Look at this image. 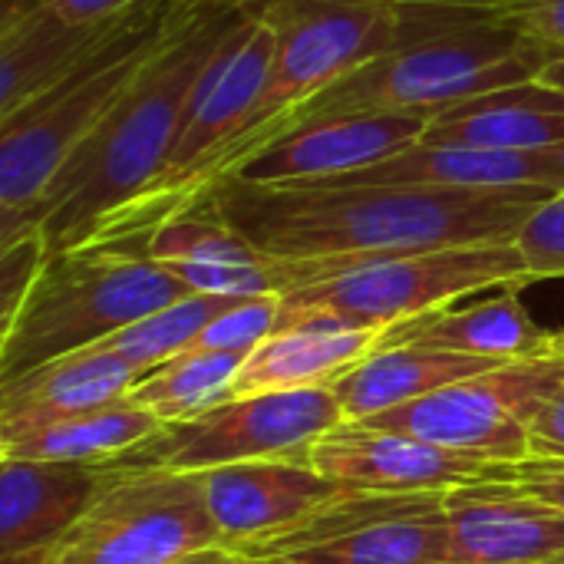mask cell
I'll return each instance as SVG.
<instances>
[{
  "label": "cell",
  "mask_w": 564,
  "mask_h": 564,
  "mask_svg": "<svg viewBox=\"0 0 564 564\" xmlns=\"http://www.w3.org/2000/svg\"><path fill=\"white\" fill-rule=\"evenodd\" d=\"M198 482L221 545L241 555L291 532L307 516L350 492L297 459L215 466L198 473Z\"/></svg>",
  "instance_id": "12"
},
{
  "label": "cell",
  "mask_w": 564,
  "mask_h": 564,
  "mask_svg": "<svg viewBox=\"0 0 564 564\" xmlns=\"http://www.w3.org/2000/svg\"><path fill=\"white\" fill-rule=\"evenodd\" d=\"M492 10L519 23L525 33L552 46H564V0H516L509 7H492Z\"/></svg>",
  "instance_id": "31"
},
{
  "label": "cell",
  "mask_w": 564,
  "mask_h": 564,
  "mask_svg": "<svg viewBox=\"0 0 564 564\" xmlns=\"http://www.w3.org/2000/svg\"><path fill=\"white\" fill-rule=\"evenodd\" d=\"M397 3H413V7H509L516 0H397Z\"/></svg>",
  "instance_id": "36"
},
{
  "label": "cell",
  "mask_w": 564,
  "mask_h": 564,
  "mask_svg": "<svg viewBox=\"0 0 564 564\" xmlns=\"http://www.w3.org/2000/svg\"><path fill=\"white\" fill-rule=\"evenodd\" d=\"M225 549L198 473L126 469L53 549L50 564H178Z\"/></svg>",
  "instance_id": "8"
},
{
  "label": "cell",
  "mask_w": 564,
  "mask_h": 564,
  "mask_svg": "<svg viewBox=\"0 0 564 564\" xmlns=\"http://www.w3.org/2000/svg\"><path fill=\"white\" fill-rule=\"evenodd\" d=\"M492 367L499 364L453 350L420 344H380L367 360H360L334 383V393L344 406V416L350 423H360Z\"/></svg>",
  "instance_id": "22"
},
{
  "label": "cell",
  "mask_w": 564,
  "mask_h": 564,
  "mask_svg": "<svg viewBox=\"0 0 564 564\" xmlns=\"http://www.w3.org/2000/svg\"><path fill=\"white\" fill-rule=\"evenodd\" d=\"M383 334L387 330L350 327L330 317L288 324L248 354L228 400L278 390L334 387L347 370H354L383 344Z\"/></svg>",
  "instance_id": "18"
},
{
  "label": "cell",
  "mask_w": 564,
  "mask_h": 564,
  "mask_svg": "<svg viewBox=\"0 0 564 564\" xmlns=\"http://www.w3.org/2000/svg\"><path fill=\"white\" fill-rule=\"evenodd\" d=\"M159 433H165V423L145 406H139L132 397H122L99 410L36 430L10 446H0V456L36 459V463L116 466L119 459L152 443Z\"/></svg>",
  "instance_id": "24"
},
{
  "label": "cell",
  "mask_w": 564,
  "mask_h": 564,
  "mask_svg": "<svg viewBox=\"0 0 564 564\" xmlns=\"http://www.w3.org/2000/svg\"><path fill=\"white\" fill-rule=\"evenodd\" d=\"M261 17L278 36L264 93L248 126L192 178L178 215L188 212L212 185L251 162L284 116L350 69L393 50L403 36V3L397 0H264Z\"/></svg>",
  "instance_id": "6"
},
{
  "label": "cell",
  "mask_w": 564,
  "mask_h": 564,
  "mask_svg": "<svg viewBox=\"0 0 564 564\" xmlns=\"http://www.w3.org/2000/svg\"><path fill=\"white\" fill-rule=\"evenodd\" d=\"M519 492L555 506L564 512V463L558 459H535L529 456L525 463L512 466V479H509Z\"/></svg>",
  "instance_id": "32"
},
{
  "label": "cell",
  "mask_w": 564,
  "mask_h": 564,
  "mask_svg": "<svg viewBox=\"0 0 564 564\" xmlns=\"http://www.w3.org/2000/svg\"><path fill=\"white\" fill-rule=\"evenodd\" d=\"M178 564H192V558H185V562H178Z\"/></svg>",
  "instance_id": "40"
},
{
  "label": "cell",
  "mask_w": 564,
  "mask_h": 564,
  "mask_svg": "<svg viewBox=\"0 0 564 564\" xmlns=\"http://www.w3.org/2000/svg\"><path fill=\"white\" fill-rule=\"evenodd\" d=\"M307 463L350 492L416 496L449 492L476 482H509L512 466L456 456L416 436L370 423H340L307 449Z\"/></svg>",
  "instance_id": "11"
},
{
  "label": "cell",
  "mask_w": 564,
  "mask_h": 564,
  "mask_svg": "<svg viewBox=\"0 0 564 564\" xmlns=\"http://www.w3.org/2000/svg\"><path fill=\"white\" fill-rule=\"evenodd\" d=\"M555 357H564V330L555 334Z\"/></svg>",
  "instance_id": "38"
},
{
  "label": "cell",
  "mask_w": 564,
  "mask_h": 564,
  "mask_svg": "<svg viewBox=\"0 0 564 564\" xmlns=\"http://www.w3.org/2000/svg\"><path fill=\"white\" fill-rule=\"evenodd\" d=\"M420 142L516 152L555 149L564 145V96L539 79L502 86L433 116Z\"/></svg>",
  "instance_id": "20"
},
{
  "label": "cell",
  "mask_w": 564,
  "mask_h": 564,
  "mask_svg": "<svg viewBox=\"0 0 564 564\" xmlns=\"http://www.w3.org/2000/svg\"><path fill=\"white\" fill-rule=\"evenodd\" d=\"M69 23H106L139 0H50Z\"/></svg>",
  "instance_id": "34"
},
{
  "label": "cell",
  "mask_w": 564,
  "mask_h": 564,
  "mask_svg": "<svg viewBox=\"0 0 564 564\" xmlns=\"http://www.w3.org/2000/svg\"><path fill=\"white\" fill-rule=\"evenodd\" d=\"M281 321V294L241 297L221 317H215L205 334L195 340L198 350H238L251 354L261 340L278 330Z\"/></svg>",
  "instance_id": "29"
},
{
  "label": "cell",
  "mask_w": 564,
  "mask_h": 564,
  "mask_svg": "<svg viewBox=\"0 0 564 564\" xmlns=\"http://www.w3.org/2000/svg\"><path fill=\"white\" fill-rule=\"evenodd\" d=\"M192 564H254L248 555L235 552V549H212V552H202L195 555Z\"/></svg>",
  "instance_id": "37"
},
{
  "label": "cell",
  "mask_w": 564,
  "mask_h": 564,
  "mask_svg": "<svg viewBox=\"0 0 564 564\" xmlns=\"http://www.w3.org/2000/svg\"><path fill=\"white\" fill-rule=\"evenodd\" d=\"M109 23V20H106ZM69 23L50 0H33L0 17V119L53 86L106 30Z\"/></svg>",
  "instance_id": "21"
},
{
  "label": "cell",
  "mask_w": 564,
  "mask_h": 564,
  "mask_svg": "<svg viewBox=\"0 0 564 564\" xmlns=\"http://www.w3.org/2000/svg\"><path fill=\"white\" fill-rule=\"evenodd\" d=\"M245 360L248 354L238 350L192 347L139 377L129 397L149 413H155L165 426L188 423L231 397V383Z\"/></svg>",
  "instance_id": "25"
},
{
  "label": "cell",
  "mask_w": 564,
  "mask_h": 564,
  "mask_svg": "<svg viewBox=\"0 0 564 564\" xmlns=\"http://www.w3.org/2000/svg\"><path fill=\"white\" fill-rule=\"evenodd\" d=\"M145 254L169 271L178 268H245L264 261L228 221L212 208L195 205L182 215L165 218L159 228L142 235Z\"/></svg>",
  "instance_id": "27"
},
{
  "label": "cell",
  "mask_w": 564,
  "mask_h": 564,
  "mask_svg": "<svg viewBox=\"0 0 564 564\" xmlns=\"http://www.w3.org/2000/svg\"><path fill=\"white\" fill-rule=\"evenodd\" d=\"M126 466L0 456V562L53 555Z\"/></svg>",
  "instance_id": "14"
},
{
  "label": "cell",
  "mask_w": 564,
  "mask_h": 564,
  "mask_svg": "<svg viewBox=\"0 0 564 564\" xmlns=\"http://www.w3.org/2000/svg\"><path fill=\"white\" fill-rule=\"evenodd\" d=\"M327 261L330 274L324 281L281 294L278 330L311 317L390 330L476 291L532 284L529 264L516 241Z\"/></svg>",
  "instance_id": "7"
},
{
  "label": "cell",
  "mask_w": 564,
  "mask_h": 564,
  "mask_svg": "<svg viewBox=\"0 0 564 564\" xmlns=\"http://www.w3.org/2000/svg\"><path fill=\"white\" fill-rule=\"evenodd\" d=\"M539 83L542 86H552V89H558L564 96V46L545 63V69L539 73Z\"/></svg>",
  "instance_id": "35"
},
{
  "label": "cell",
  "mask_w": 564,
  "mask_h": 564,
  "mask_svg": "<svg viewBox=\"0 0 564 564\" xmlns=\"http://www.w3.org/2000/svg\"><path fill=\"white\" fill-rule=\"evenodd\" d=\"M519 291L522 288H502V294L479 304L440 307L403 321L383 334V344H420L496 364L555 357V334L525 311Z\"/></svg>",
  "instance_id": "19"
},
{
  "label": "cell",
  "mask_w": 564,
  "mask_h": 564,
  "mask_svg": "<svg viewBox=\"0 0 564 564\" xmlns=\"http://www.w3.org/2000/svg\"><path fill=\"white\" fill-rule=\"evenodd\" d=\"M340 423L347 416L334 387L235 397L188 423L165 426V433L126 456L122 466L205 473L231 463H307V449Z\"/></svg>",
  "instance_id": "10"
},
{
  "label": "cell",
  "mask_w": 564,
  "mask_h": 564,
  "mask_svg": "<svg viewBox=\"0 0 564 564\" xmlns=\"http://www.w3.org/2000/svg\"><path fill=\"white\" fill-rule=\"evenodd\" d=\"M264 0H195L172 36L142 66L109 116L69 152L26 215L50 248L89 241L116 212L139 202L162 175L192 96Z\"/></svg>",
  "instance_id": "2"
},
{
  "label": "cell",
  "mask_w": 564,
  "mask_h": 564,
  "mask_svg": "<svg viewBox=\"0 0 564 564\" xmlns=\"http://www.w3.org/2000/svg\"><path fill=\"white\" fill-rule=\"evenodd\" d=\"M558 564H564V558H558Z\"/></svg>",
  "instance_id": "41"
},
{
  "label": "cell",
  "mask_w": 564,
  "mask_h": 564,
  "mask_svg": "<svg viewBox=\"0 0 564 564\" xmlns=\"http://www.w3.org/2000/svg\"><path fill=\"white\" fill-rule=\"evenodd\" d=\"M453 564H552L564 558V512L512 482H476L443 496Z\"/></svg>",
  "instance_id": "15"
},
{
  "label": "cell",
  "mask_w": 564,
  "mask_h": 564,
  "mask_svg": "<svg viewBox=\"0 0 564 564\" xmlns=\"http://www.w3.org/2000/svg\"><path fill=\"white\" fill-rule=\"evenodd\" d=\"M50 254L53 248L40 225H26L17 238L0 245V337L13 327Z\"/></svg>",
  "instance_id": "28"
},
{
  "label": "cell",
  "mask_w": 564,
  "mask_h": 564,
  "mask_svg": "<svg viewBox=\"0 0 564 564\" xmlns=\"http://www.w3.org/2000/svg\"><path fill=\"white\" fill-rule=\"evenodd\" d=\"M562 46H552L499 10L482 7H413L403 3V36L393 50L367 59L334 86L284 116L261 149L291 135L301 126L364 116V112H420L443 109L539 79L545 63Z\"/></svg>",
  "instance_id": "3"
},
{
  "label": "cell",
  "mask_w": 564,
  "mask_h": 564,
  "mask_svg": "<svg viewBox=\"0 0 564 564\" xmlns=\"http://www.w3.org/2000/svg\"><path fill=\"white\" fill-rule=\"evenodd\" d=\"M139 370L96 344L0 383V446L132 393Z\"/></svg>",
  "instance_id": "16"
},
{
  "label": "cell",
  "mask_w": 564,
  "mask_h": 564,
  "mask_svg": "<svg viewBox=\"0 0 564 564\" xmlns=\"http://www.w3.org/2000/svg\"><path fill=\"white\" fill-rule=\"evenodd\" d=\"M529 449L535 459L564 463V380L562 387L539 406L529 423Z\"/></svg>",
  "instance_id": "33"
},
{
  "label": "cell",
  "mask_w": 564,
  "mask_h": 564,
  "mask_svg": "<svg viewBox=\"0 0 564 564\" xmlns=\"http://www.w3.org/2000/svg\"><path fill=\"white\" fill-rule=\"evenodd\" d=\"M192 291L145 254L142 235L93 238L50 254L13 327L0 337V383L96 347Z\"/></svg>",
  "instance_id": "5"
},
{
  "label": "cell",
  "mask_w": 564,
  "mask_h": 564,
  "mask_svg": "<svg viewBox=\"0 0 564 564\" xmlns=\"http://www.w3.org/2000/svg\"><path fill=\"white\" fill-rule=\"evenodd\" d=\"M552 564H558V562H552Z\"/></svg>",
  "instance_id": "42"
},
{
  "label": "cell",
  "mask_w": 564,
  "mask_h": 564,
  "mask_svg": "<svg viewBox=\"0 0 564 564\" xmlns=\"http://www.w3.org/2000/svg\"><path fill=\"white\" fill-rule=\"evenodd\" d=\"M443 496L367 522L334 542L284 552L258 564H453L449 562V522Z\"/></svg>",
  "instance_id": "23"
},
{
  "label": "cell",
  "mask_w": 564,
  "mask_h": 564,
  "mask_svg": "<svg viewBox=\"0 0 564 564\" xmlns=\"http://www.w3.org/2000/svg\"><path fill=\"white\" fill-rule=\"evenodd\" d=\"M562 380L564 357L499 364L360 423L397 430L479 463L516 466L532 456L529 423Z\"/></svg>",
  "instance_id": "9"
},
{
  "label": "cell",
  "mask_w": 564,
  "mask_h": 564,
  "mask_svg": "<svg viewBox=\"0 0 564 564\" xmlns=\"http://www.w3.org/2000/svg\"><path fill=\"white\" fill-rule=\"evenodd\" d=\"M192 3H132L106 23L96 43L53 86L0 119V245L26 228L30 208L59 165L109 116Z\"/></svg>",
  "instance_id": "4"
},
{
  "label": "cell",
  "mask_w": 564,
  "mask_h": 564,
  "mask_svg": "<svg viewBox=\"0 0 564 564\" xmlns=\"http://www.w3.org/2000/svg\"><path fill=\"white\" fill-rule=\"evenodd\" d=\"M337 185H430V188H549L564 192V145L469 149L416 142L370 169L324 178Z\"/></svg>",
  "instance_id": "17"
},
{
  "label": "cell",
  "mask_w": 564,
  "mask_h": 564,
  "mask_svg": "<svg viewBox=\"0 0 564 564\" xmlns=\"http://www.w3.org/2000/svg\"><path fill=\"white\" fill-rule=\"evenodd\" d=\"M23 3H33V0H3V10H13V7H23Z\"/></svg>",
  "instance_id": "39"
},
{
  "label": "cell",
  "mask_w": 564,
  "mask_h": 564,
  "mask_svg": "<svg viewBox=\"0 0 564 564\" xmlns=\"http://www.w3.org/2000/svg\"><path fill=\"white\" fill-rule=\"evenodd\" d=\"M516 245L529 264L532 281L564 278V192L542 202L519 228Z\"/></svg>",
  "instance_id": "30"
},
{
  "label": "cell",
  "mask_w": 564,
  "mask_h": 564,
  "mask_svg": "<svg viewBox=\"0 0 564 564\" xmlns=\"http://www.w3.org/2000/svg\"><path fill=\"white\" fill-rule=\"evenodd\" d=\"M238 301L241 297L188 294V297H182V301H175V304H169V307H162L142 321L129 324L126 330L112 334L109 340H102V347L119 354L126 364H132L145 377L159 364L192 350L195 340L205 334V327Z\"/></svg>",
  "instance_id": "26"
},
{
  "label": "cell",
  "mask_w": 564,
  "mask_h": 564,
  "mask_svg": "<svg viewBox=\"0 0 564 564\" xmlns=\"http://www.w3.org/2000/svg\"><path fill=\"white\" fill-rule=\"evenodd\" d=\"M430 122L433 116L420 112H364L321 119L271 142L228 178L288 185L350 175L416 145Z\"/></svg>",
  "instance_id": "13"
},
{
  "label": "cell",
  "mask_w": 564,
  "mask_h": 564,
  "mask_svg": "<svg viewBox=\"0 0 564 564\" xmlns=\"http://www.w3.org/2000/svg\"><path fill=\"white\" fill-rule=\"evenodd\" d=\"M552 195L558 192L225 178L195 205L212 208L264 258L317 261L516 241Z\"/></svg>",
  "instance_id": "1"
}]
</instances>
